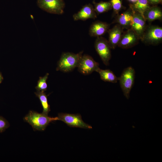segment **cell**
<instances>
[{
    "label": "cell",
    "mask_w": 162,
    "mask_h": 162,
    "mask_svg": "<svg viewBox=\"0 0 162 162\" xmlns=\"http://www.w3.org/2000/svg\"><path fill=\"white\" fill-rule=\"evenodd\" d=\"M117 21L122 28H130L133 23L132 11H127L120 14L118 17Z\"/></svg>",
    "instance_id": "cell-14"
},
{
    "label": "cell",
    "mask_w": 162,
    "mask_h": 162,
    "mask_svg": "<svg viewBox=\"0 0 162 162\" xmlns=\"http://www.w3.org/2000/svg\"><path fill=\"white\" fill-rule=\"evenodd\" d=\"M110 25L107 23L100 21H96L91 25L89 31L91 37H98L104 34L108 30Z\"/></svg>",
    "instance_id": "cell-13"
},
{
    "label": "cell",
    "mask_w": 162,
    "mask_h": 162,
    "mask_svg": "<svg viewBox=\"0 0 162 162\" xmlns=\"http://www.w3.org/2000/svg\"><path fill=\"white\" fill-rule=\"evenodd\" d=\"M139 39L130 28L122 34L118 46L123 49L130 48L137 44Z\"/></svg>",
    "instance_id": "cell-9"
},
{
    "label": "cell",
    "mask_w": 162,
    "mask_h": 162,
    "mask_svg": "<svg viewBox=\"0 0 162 162\" xmlns=\"http://www.w3.org/2000/svg\"><path fill=\"white\" fill-rule=\"evenodd\" d=\"M96 72L99 74L100 79L104 81L116 83L118 80V77L109 69L103 70L99 68Z\"/></svg>",
    "instance_id": "cell-16"
},
{
    "label": "cell",
    "mask_w": 162,
    "mask_h": 162,
    "mask_svg": "<svg viewBox=\"0 0 162 162\" xmlns=\"http://www.w3.org/2000/svg\"><path fill=\"white\" fill-rule=\"evenodd\" d=\"M35 94L38 98L43 108L42 113L48 115L50 110V106L48 103L47 95L44 92L38 91L35 92Z\"/></svg>",
    "instance_id": "cell-18"
},
{
    "label": "cell",
    "mask_w": 162,
    "mask_h": 162,
    "mask_svg": "<svg viewBox=\"0 0 162 162\" xmlns=\"http://www.w3.org/2000/svg\"><path fill=\"white\" fill-rule=\"evenodd\" d=\"M9 126L8 122L4 117L0 116V133L4 131Z\"/></svg>",
    "instance_id": "cell-22"
},
{
    "label": "cell",
    "mask_w": 162,
    "mask_h": 162,
    "mask_svg": "<svg viewBox=\"0 0 162 162\" xmlns=\"http://www.w3.org/2000/svg\"><path fill=\"white\" fill-rule=\"evenodd\" d=\"M57 117L58 120L62 121L70 127L85 129L92 128L91 126L83 121L81 116L79 114L59 113Z\"/></svg>",
    "instance_id": "cell-6"
},
{
    "label": "cell",
    "mask_w": 162,
    "mask_h": 162,
    "mask_svg": "<svg viewBox=\"0 0 162 162\" xmlns=\"http://www.w3.org/2000/svg\"><path fill=\"white\" fill-rule=\"evenodd\" d=\"M24 120L28 123L34 130L43 131L51 122L58 120L57 117H51L42 113L30 111L24 117Z\"/></svg>",
    "instance_id": "cell-1"
},
{
    "label": "cell",
    "mask_w": 162,
    "mask_h": 162,
    "mask_svg": "<svg viewBox=\"0 0 162 162\" xmlns=\"http://www.w3.org/2000/svg\"><path fill=\"white\" fill-rule=\"evenodd\" d=\"M83 52V51L77 54L70 52L63 53L58 62L56 70L64 72L72 71L77 67Z\"/></svg>",
    "instance_id": "cell-2"
},
{
    "label": "cell",
    "mask_w": 162,
    "mask_h": 162,
    "mask_svg": "<svg viewBox=\"0 0 162 162\" xmlns=\"http://www.w3.org/2000/svg\"><path fill=\"white\" fill-rule=\"evenodd\" d=\"M133 23L131 29L138 36L141 38L146 30V20L140 13L132 11Z\"/></svg>",
    "instance_id": "cell-10"
},
{
    "label": "cell",
    "mask_w": 162,
    "mask_h": 162,
    "mask_svg": "<svg viewBox=\"0 0 162 162\" xmlns=\"http://www.w3.org/2000/svg\"><path fill=\"white\" fill-rule=\"evenodd\" d=\"M110 2L114 12L118 14L122 6L121 0H111Z\"/></svg>",
    "instance_id": "cell-21"
},
{
    "label": "cell",
    "mask_w": 162,
    "mask_h": 162,
    "mask_svg": "<svg viewBox=\"0 0 162 162\" xmlns=\"http://www.w3.org/2000/svg\"><path fill=\"white\" fill-rule=\"evenodd\" d=\"M112 8L110 2H101L94 3V10L97 14L104 13L110 10Z\"/></svg>",
    "instance_id": "cell-19"
},
{
    "label": "cell",
    "mask_w": 162,
    "mask_h": 162,
    "mask_svg": "<svg viewBox=\"0 0 162 162\" xmlns=\"http://www.w3.org/2000/svg\"><path fill=\"white\" fill-rule=\"evenodd\" d=\"M49 74L46 73L43 77H40L35 87L37 91L44 92L47 88L46 81L48 78Z\"/></svg>",
    "instance_id": "cell-20"
},
{
    "label": "cell",
    "mask_w": 162,
    "mask_h": 162,
    "mask_svg": "<svg viewBox=\"0 0 162 162\" xmlns=\"http://www.w3.org/2000/svg\"><path fill=\"white\" fill-rule=\"evenodd\" d=\"M147 0H137L134 4L132 10L141 14L143 17V14L150 7Z\"/></svg>",
    "instance_id": "cell-17"
},
{
    "label": "cell",
    "mask_w": 162,
    "mask_h": 162,
    "mask_svg": "<svg viewBox=\"0 0 162 162\" xmlns=\"http://www.w3.org/2000/svg\"><path fill=\"white\" fill-rule=\"evenodd\" d=\"M122 28L118 24L108 31V42L111 49H114L118 46L122 35Z\"/></svg>",
    "instance_id": "cell-12"
},
{
    "label": "cell",
    "mask_w": 162,
    "mask_h": 162,
    "mask_svg": "<svg viewBox=\"0 0 162 162\" xmlns=\"http://www.w3.org/2000/svg\"><path fill=\"white\" fill-rule=\"evenodd\" d=\"M38 7L43 10L51 14H62L65 6L63 0H38Z\"/></svg>",
    "instance_id": "cell-4"
},
{
    "label": "cell",
    "mask_w": 162,
    "mask_h": 162,
    "mask_svg": "<svg viewBox=\"0 0 162 162\" xmlns=\"http://www.w3.org/2000/svg\"><path fill=\"white\" fill-rule=\"evenodd\" d=\"M129 1L133 2V3H135L136 2L137 0H128Z\"/></svg>",
    "instance_id": "cell-25"
},
{
    "label": "cell",
    "mask_w": 162,
    "mask_h": 162,
    "mask_svg": "<svg viewBox=\"0 0 162 162\" xmlns=\"http://www.w3.org/2000/svg\"><path fill=\"white\" fill-rule=\"evenodd\" d=\"M93 6L90 4L83 6L81 9L73 16L74 21H85L88 19H94L97 18V15Z\"/></svg>",
    "instance_id": "cell-11"
},
{
    "label": "cell",
    "mask_w": 162,
    "mask_h": 162,
    "mask_svg": "<svg viewBox=\"0 0 162 162\" xmlns=\"http://www.w3.org/2000/svg\"><path fill=\"white\" fill-rule=\"evenodd\" d=\"M3 79V78L2 76V75L1 72H0V84L2 82Z\"/></svg>",
    "instance_id": "cell-24"
},
{
    "label": "cell",
    "mask_w": 162,
    "mask_h": 162,
    "mask_svg": "<svg viewBox=\"0 0 162 162\" xmlns=\"http://www.w3.org/2000/svg\"><path fill=\"white\" fill-rule=\"evenodd\" d=\"M94 47L104 64L108 65L111 55L108 41L102 37H97L95 42Z\"/></svg>",
    "instance_id": "cell-5"
},
{
    "label": "cell",
    "mask_w": 162,
    "mask_h": 162,
    "mask_svg": "<svg viewBox=\"0 0 162 162\" xmlns=\"http://www.w3.org/2000/svg\"><path fill=\"white\" fill-rule=\"evenodd\" d=\"M146 20L152 21L157 20H161L162 18V12L158 7H150L143 14Z\"/></svg>",
    "instance_id": "cell-15"
},
{
    "label": "cell",
    "mask_w": 162,
    "mask_h": 162,
    "mask_svg": "<svg viewBox=\"0 0 162 162\" xmlns=\"http://www.w3.org/2000/svg\"><path fill=\"white\" fill-rule=\"evenodd\" d=\"M148 2L153 4H158L160 3L161 0H147Z\"/></svg>",
    "instance_id": "cell-23"
},
{
    "label": "cell",
    "mask_w": 162,
    "mask_h": 162,
    "mask_svg": "<svg viewBox=\"0 0 162 162\" xmlns=\"http://www.w3.org/2000/svg\"><path fill=\"white\" fill-rule=\"evenodd\" d=\"M145 43L152 45H157L162 40V28L157 26L148 27L145 32L141 38Z\"/></svg>",
    "instance_id": "cell-8"
},
{
    "label": "cell",
    "mask_w": 162,
    "mask_h": 162,
    "mask_svg": "<svg viewBox=\"0 0 162 162\" xmlns=\"http://www.w3.org/2000/svg\"><path fill=\"white\" fill-rule=\"evenodd\" d=\"M78 71L84 75L91 74L96 71L99 68V64L90 56L84 54L82 55L78 64Z\"/></svg>",
    "instance_id": "cell-7"
},
{
    "label": "cell",
    "mask_w": 162,
    "mask_h": 162,
    "mask_svg": "<svg viewBox=\"0 0 162 162\" xmlns=\"http://www.w3.org/2000/svg\"><path fill=\"white\" fill-rule=\"evenodd\" d=\"M135 76L134 68L129 66L125 68L118 77L121 88L124 96L128 99L130 97V92L133 86Z\"/></svg>",
    "instance_id": "cell-3"
}]
</instances>
